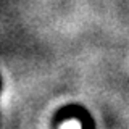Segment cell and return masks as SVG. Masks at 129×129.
<instances>
[{"label": "cell", "instance_id": "cell-1", "mask_svg": "<svg viewBox=\"0 0 129 129\" xmlns=\"http://www.w3.org/2000/svg\"><path fill=\"white\" fill-rule=\"evenodd\" d=\"M60 129H81V123L78 119H68L60 126Z\"/></svg>", "mask_w": 129, "mask_h": 129}]
</instances>
